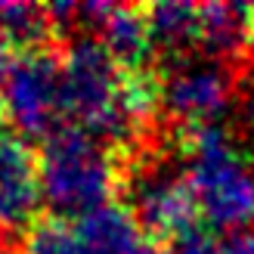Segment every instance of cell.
I'll return each instance as SVG.
<instances>
[{"label": "cell", "instance_id": "14", "mask_svg": "<svg viewBox=\"0 0 254 254\" xmlns=\"http://www.w3.org/2000/svg\"><path fill=\"white\" fill-rule=\"evenodd\" d=\"M130 254H164V248L158 245V242H152V239H139V242H136V248L130 251Z\"/></svg>", "mask_w": 254, "mask_h": 254}, {"label": "cell", "instance_id": "7", "mask_svg": "<svg viewBox=\"0 0 254 254\" xmlns=\"http://www.w3.org/2000/svg\"><path fill=\"white\" fill-rule=\"evenodd\" d=\"M56 25L41 3H0V50L12 59L56 47Z\"/></svg>", "mask_w": 254, "mask_h": 254}, {"label": "cell", "instance_id": "15", "mask_svg": "<svg viewBox=\"0 0 254 254\" xmlns=\"http://www.w3.org/2000/svg\"><path fill=\"white\" fill-rule=\"evenodd\" d=\"M6 62H9V56L0 50V121L6 118V103H3V65H6Z\"/></svg>", "mask_w": 254, "mask_h": 254}, {"label": "cell", "instance_id": "11", "mask_svg": "<svg viewBox=\"0 0 254 254\" xmlns=\"http://www.w3.org/2000/svg\"><path fill=\"white\" fill-rule=\"evenodd\" d=\"M164 254H220L217 230H211V226L201 220L192 230H186L177 239H171V242L164 245Z\"/></svg>", "mask_w": 254, "mask_h": 254}, {"label": "cell", "instance_id": "3", "mask_svg": "<svg viewBox=\"0 0 254 254\" xmlns=\"http://www.w3.org/2000/svg\"><path fill=\"white\" fill-rule=\"evenodd\" d=\"M6 118L22 139H47L62 127V53L56 47L12 56L3 65Z\"/></svg>", "mask_w": 254, "mask_h": 254}, {"label": "cell", "instance_id": "1", "mask_svg": "<svg viewBox=\"0 0 254 254\" xmlns=\"http://www.w3.org/2000/svg\"><path fill=\"white\" fill-rule=\"evenodd\" d=\"M198 211L211 230H239L254 220V171L230 130L220 124L177 127L174 133Z\"/></svg>", "mask_w": 254, "mask_h": 254}, {"label": "cell", "instance_id": "12", "mask_svg": "<svg viewBox=\"0 0 254 254\" xmlns=\"http://www.w3.org/2000/svg\"><path fill=\"white\" fill-rule=\"evenodd\" d=\"M239 133H242L239 149L254 161V93H248L239 106Z\"/></svg>", "mask_w": 254, "mask_h": 254}, {"label": "cell", "instance_id": "2", "mask_svg": "<svg viewBox=\"0 0 254 254\" xmlns=\"http://www.w3.org/2000/svg\"><path fill=\"white\" fill-rule=\"evenodd\" d=\"M37 164L44 201L62 220H78L121 192L118 155L74 124H62L44 139Z\"/></svg>", "mask_w": 254, "mask_h": 254}, {"label": "cell", "instance_id": "8", "mask_svg": "<svg viewBox=\"0 0 254 254\" xmlns=\"http://www.w3.org/2000/svg\"><path fill=\"white\" fill-rule=\"evenodd\" d=\"M74 230L90 254H130L143 239L130 208L118 205V201H109V205L78 217Z\"/></svg>", "mask_w": 254, "mask_h": 254}, {"label": "cell", "instance_id": "4", "mask_svg": "<svg viewBox=\"0 0 254 254\" xmlns=\"http://www.w3.org/2000/svg\"><path fill=\"white\" fill-rule=\"evenodd\" d=\"M242 74L217 59L192 53L164 62L161 68V109L177 127L217 124L236 96Z\"/></svg>", "mask_w": 254, "mask_h": 254}, {"label": "cell", "instance_id": "6", "mask_svg": "<svg viewBox=\"0 0 254 254\" xmlns=\"http://www.w3.org/2000/svg\"><path fill=\"white\" fill-rule=\"evenodd\" d=\"M251 22L254 6L248 3H201L198 53L242 74L251 59Z\"/></svg>", "mask_w": 254, "mask_h": 254}, {"label": "cell", "instance_id": "9", "mask_svg": "<svg viewBox=\"0 0 254 254\" xmlns=\"http://www.w3.org/2000/svg\"><path fill=\"white\" fill-rule=\"evenodd\" d=\"M146 22L164 62L186 59L198 53V6L195 3H152L146 6Z\"/></svg>", "mask_w": 254, "mask_h": 254}, {"label": "cell", "instance_id": "5", "mask_svg": "<svg viewBox=\"0 0 254 254\" xmlns=\"http://www.w3.org/2000/svg\"><path fill=\"white\" fill-rule=\"evenodd\" d=\"M41 164L28 139L16 130H0V248L22 245L25 233L41 220Z\"/></svg>", "mask_w": 254, "mask_h": 254}, {"label": "cell", "instance_id": "13", "mask_svg": "<svg viewBox=\"0 0 254 254\" xmlns=\"http://www.w3.org/2000/svg\"><path fill=\"white\" fill-rule=\"evenodd\" d=\"M220 254H254V233H233L220 242Z\"/></svg>", "mask_w": 254, "mask_h": 254}, {"label": "cell", "instance_id": "10", "mask_svg": "<svg viewBox=\"0 0 254 254\" xmlns=\"http://www.w3.org/2000/svg\"><path fill=\"white\" fill-rule=\"evenodd\" d=\"M19 254H90V251L81 242L74 223L53 214V217H41L25 233Z\"/></svg>", "mask_w": 254, "mask_h": 254}]
</instances>
